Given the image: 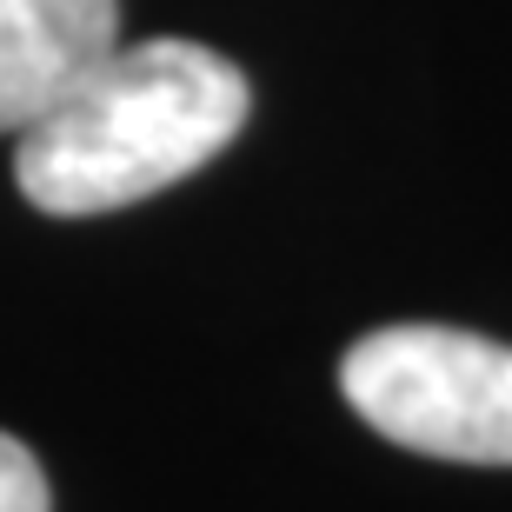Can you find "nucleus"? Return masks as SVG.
Returning a JSON list of instances; mask_svg holds the SVG:
<instances>
[{
  "label": "nucleus",
  "instance_id": "nucleus-1",
  "mask_svg": "<svg viewBox=\"0 0 512 512\" xmlns=\"http://www.w3.org/2000/svg\"><path fill=\"white\" fill-rule=\"evenodd\" d=\"M247 74L200 40L107 47L67 94L20 127L14 180L54 220L120 213L187 180L247 127Z\"/></svg>",
  "mask_w": 512,
  "mask_h": 512
},
{
  "label": "nucleus",
  "instance_id": "nucleus-2",
  "mask_svg": "<svg viewBox=\"0 0 512 512\" xmlns=\"http://www.w3.org/2000/svg\"><path fill=\"white\" fill-rule=\"evenodd\" d=\"M346 406L406 453L512 466V346L459 326H380L340 360Z\"/></svg>",
  "mask_w": 512,
  "mask_h": 512
},
{
  "label": "nucleus",
  "instance_id": "nucleus-3",
  "mask_svg": "<svg viewBox=\"0 0 512 512\" xmlns=\"http://www.w3.org/2000/svg\"><path fill=\"white\" fill-rule=\"evenodd\" d=\"M114 40V0H0V133L34 127Z\"/></svg>",
  "mask_w": 512,
  "mask_h": 512
},
{
  "label": "nucleus",
  "instance_id": "nucleus-4",
  "mask_svg": "<svg viewBox=\"0 0 512 512\" xmlns=\"http://www.w3.org/2000/svg\"><path fill=\"white\" fill-rule=\"evenodd\" d=\"M0 512H54L40 459L27 453L14 433H0Z\"/></svg>",
  "mask_w": 512,
  "mask_h": 512
}]
</instances>
